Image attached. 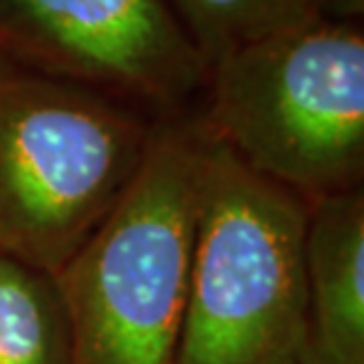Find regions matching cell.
Segmentation results:
<instances>
[{
    "label": "cell",
    "instance_id": "obj_1",
    "mask_svg": "<svg viewBox=\"0 0 364 364\" xmlns=\"http://www.w3.org/2000/svg\"><path fill=\"white\" fill-rule=\"evenodd\" d=\"M203 133L159 119L135 176L55 274L71 364H173L192 265Z\"/></svg>",
    "mask_w": 364,
    "mask_h": 364
},
{
    "label": "cell",
    "instance_id": "obj_2",
    "mask_svg": "<svg viewBox=\"0 0 364 364\" xmlns=\"http://www.w3.org/2000/svg\"><path fill=\"white\" fill-rule=\"evenodd\" d=\"M310 203L203 133L192 265L173 364H291L301 355L310 341L303 267Z\"/></svg>",
    "mask_w": 364,
    "mask_h": 364
},
{
    "label": "cell",
    "instance_id": "obj_3",
    "mask_svg": "<svg viewBox=\"0 0 364 364\" xmlns=\"http://www.w3.org/2000/svg\"><path fill=\"white\" fill-rule=\"evenodd\" d=\"M201 130L267 180L317 201L358 189L364 166V33L315 17L208 71Z\"/></svg>",
    "mask_w": 364,
    "mask_h": 364
},
{
    "label": "cell",
    "instance_id": "obj_4",
    "mask_svg": "<svg viewBox=\"0 0 364 364\" xmlns=\"http://www.w3.org/2000/svg\"><path fill=\"white\" fill-rule=\"evenodd\" d=\"M154 119L0 60V253L57 274L140 166Z\"/></svg>",
    "mask_w": 364,
    "mask_h": 364
},
{
    "label": "cell",
    "instance_id": "obj_5",
    "mask_svg": "<svg viewBox=\"0 0 364 364\" xmlns=\"http://www.w3.org/2000/svg\"><path fill=\"white\" fill-rule=\"evenodd\" d=\"M0 60L147 114L185 116L208 67L166 0H0Z\"/></svg>",
    "mask_w": 364,
    "mask_h": 364
},
{
    "label": "cell",
    "instance_id": "obj_6",
    "mask_svg": "<svg viewBox=\"0 0 364 364\" xmlns=\"http://www.w3.org/2000/svg\"><path fill=\"white\" fill-rule=\"evenodd\" d=\"M310 343L333 364H364V196L310 203L303 242Z\"/></svg>",
    "mask_w": 364,
    "mask_h": 364
},
{
    "label": "cell",
    "instance_id": "obj_7",
    "mask_svg": "<svg viewBox=\"0 0 364 364\" xmlns=\"http://www.w3.org/2000/svg\"><path fill=\"white\" fill-rule=\"evenodd\" d=\"M0 364H71V329L55 274L0 253Z\"/></svg>",
    "mask_w": 364,
    "mask_h": 364
},
{
    "label": "cell",
    "instance_id": "obj_8",
    "mask_svg": "<svg viewBox=\"0 0 364 364\" xmlns=\"http://www.w3.org/2000/svg\"><path fill=\"white\" fill-rule=\"evenodd\" d=\"M182 31L210 67L225 55L319 17L310 0H166Z\"/></svg>",
    "mask_w": 364,
    "mask_h": 364
},
{
    "label": "cell",
    "instance_id": "obj_9",
    "mask_svg": "<svg viewBox=\"0 0 364 364\" xmlns=\"http://www.w3.org/2000/svg\"><path fill=\"white\" fill-rule=\"evenodd\" d=\"M319 17L355 21L364 14V0H310Z\"/></svg>",
    "mask_w": 364,
    "mask_h": 364
},
{
    "label": "cell",
    "instance_id": "obj_10",
    "mask_svg": "<svg viewBox=\"0 0 364 364\" xmlns=\"http://www.w3.org/2000/svg\"><path fill=\"white\" fill-rule=\"evenodd\" d=\"M291 364H333V362H331V360H326L324 355L319 353L317 348L308 341V346L303 348L301 355H298V358H296L294 362H291Z\"/></svg>",
    "mask_w": 364,
    "mask_h": 364
}]
</instances>
